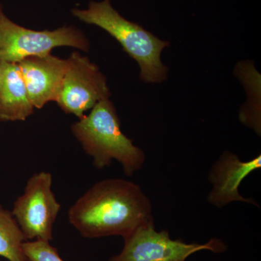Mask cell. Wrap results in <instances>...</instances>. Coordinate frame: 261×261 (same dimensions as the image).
I'll list each match as a JSON object with an SVG mask.
<instances>
[{"label": "cell", "mask_w": 261, "mask_h": 261, "mask_svg": "<svg viewBox=\"0 0 261 261\" xmlns=\"http://www.w3.org/2000/svg\"><path fill=\"white\" fill-rule=\"evenodd\" d=\"M68 221L84 238H124L154 225L149 197L137 184L107 178L94 184L68 211Z\"/></svg>", "instance_id": "1"}, {"label": "cell", "mask_w": 261, "mask_h": 261, "mask_svg": "<svg viewBox=\"0 0 261 261\" xmlns=\"http://www.w3.org/2000/svg\"><path fill=\"white\" fill-rule=\"evenodd\" d=\"M71 132L97 169L109 167L115 160L125 174L132 176L145 163V152L122 132L119 117L109 99L99 101L89 115L73 123Z\"/></svg>", "instance_id": "2"}, {"label": "cell", "mask_w": 261, "mask_h": 261, "mask_svg": "<svg viewBox=\"0 0 261 261\" xmlns=\"http://www.w3.org/2000/svg\"><path fill=\"white\" fill-rule=\"evenodd\" d=\"M71 13L81 21L97 25L115 38L140 65L142 82L161 83L166 80L168 69L161 61V53L169 42L123 18L113 8L111 0L91 2L87 9L75 8Z\"/></svg>", "instance_id": "3"}, {"label": "cell", "mask_w": 261, "mask_h": 261, "mask_svg": "<svg viewBox=\"0 0 261 261\" xmlns=\"http://www.w3.org/2000/svg\"><path fill=\"white\" fill-rule=\"evenodd\" d=\"M58 47L88 51L90 44L82 31L74 27L34 31L19 25L5 14L0 3V61L18 63L29 57L51 54Z\"/></svg>", "instance_id": "4"}, {"label": "cell", "mask_w": 261, "mask_h": 261, "mask_svg": "<svg viewBox=\"0 0 261 261\" xmlns=\"http://www.w3.org/2000/svg\"><path fill=\"white\" fill-rule=\"evenodd\" d=\"M53 176L47 171L34 173L23 193L15 201L12 214L25 241L53 240V228L61 205L51 190Z\"/></svg>", "instance_id": "5"}, {"label": "cell", "mask_w": 261, "mask_h": 261, "mask_svg": "<svg viewBox=\"0 0 261 261\" xmlns=\"http://www.w3.org/2000/svg\"><path fill=\"white\" fill-rule=\"evenodd\" d=\"M123 240L121 251L109 261H186L196 252L208 250L221 253L227 249L226 244L218 238L203 244L173 240L168 231H157L154 225L137 228Z\"/></svg>", "instance_id": "6"}, {"label": "cell", "mask_w": 261, "mask_h": 261, "mask_svg": "<svg viewBox=\"0 0 261 261\" xmlns=\"http://www.w3.org/2000/svg\"><path fill=\"white\" fill-rule=\"evenodd\" d=\"M67 60L68 68L56 102L62 111L80 119L111 94L106 75L87 57L75 51Z\"/></svg>", "instance_id": "7"}, {"label": "cell", "mask_w": 261, "mask_h": 261, "mask_svg": "<svg viewBox=\"0 0 261 261\" xmlns=\"http://www.w3.org/2000/svg\"><path fill=\"white\" fill-rule=\"evenodd\" d=\"M260 168V154L250 161H243L237 154L225 151L213 165L209 172L208 180L212 189L207 195V201L219 208L233 202L258 206L251 197H244L239 188L247 176Z\"/></svg>", "instance_id": "8"}, {"label": "cell", "mask_w": 261, "mask_h": 261, "mask_svg": "<svg viewBox=\"0 0 261 261\" xmlns=\"http://www.w3.org/2000/svg\"><path fill=\"white\" fill-rule=\"evenodd\" d=\"M18 64L34 107L41 109L47 102H56L68 60L49 54L29 57Z\"/></svg>", "instance_id": "9"}, {"label": "cell", "mask_w": 261, "mask_h": 261, "mask_svg": "<svg viewBox=\"0 0 261 261\" xmlns=\"http://www.w3.org/2000/svg\"><path fill=\"white\" fill-rule=\"evenodd\" d=\"M18 63L0 61V121H24L34 111Z\"/></svg>", "instance_id": "10"}, {"label": "cell", "mask_w": 261, "mask_h": 261, "mask_svg": "<svg viewBox=\"0 0 261 261\" xmlns=\"http://www.w3.org/2000/svg\"><path fill=\"white\" fill-rule=\"evenodd\" d=\"M25 242L12 212L0 205V256L9 261H29L24 254Z\"/></svg>", "instance_id": "11"}, {"label": "cell", "mask_w": 261, "mask_h": 261, "mask_svg": "<svg viewBox=\"0 0 261 261\" xmlns=\"http://www.w3.org/2000/svg\"><path fill=\"white\" fill-rule=\"evenodd\" d=\"M23 250L29 261H65L59 255L58 249L44 240L24 242Z\"/></svg>", "instance_id": "12"}]
</instances>
